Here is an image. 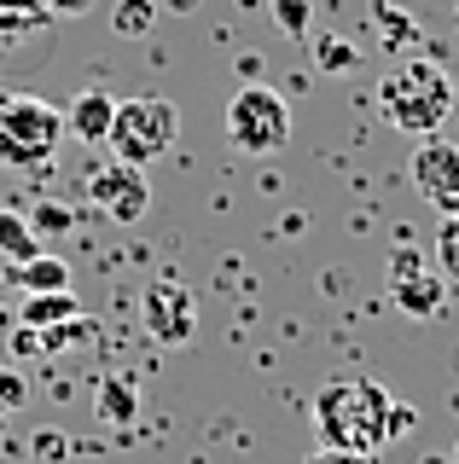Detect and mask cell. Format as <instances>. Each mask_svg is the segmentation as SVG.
<instances>
[{"label": "cell", "mask_w": 459, "mask_h": 464, "mask_svg": "<svg viewBox=\"0 0 459 464\" xmlns=\"http://www.w3.org/2000/svg\"><path fill=\"white\" fill-rule=\"evenodd\" d=\"M384 418H390V389L372 383V377H332L314 395V430H320L326 447H343V453L378 459L390 447Z\"/></svg>", "instance_id": "6da1fadb"}, {"label": "cell", "mask_w": 459, "mask_h": 464, "mask_svg": "<svg viewBox=\"0 0 459 464\" xmlns=\"http://www.w3.org/2000/svg\"><path fill=\"white\" fill-rule=\"evenodd\" d=\"M454 111V76L436 58H401L378 82V116L407 140H430Z\"/></svg>", "instance_id": "7a4b0ae2"}, {"label": "cell", "mask_w": 459, "mask_h": 464, "mask_svg": "<svg viewBox=\"0 0 459 464\" xmlns=\"http://www.w3.org/2000/svg\"><path fill=\"white\" fill-rule=\"evenodd\" d=\"M64 134H70L64 111L47 105V99H35V93H18V99L0 105V163L18 169V174L47 169L53 157H59Z\"/></svg>", "instance_id": "3957f363"}, {"label": "cell", "mask_w": 459, "mask_h": 464, "mask_svg": "<svg viewBox=\"0 0 459 464\" xmlns=\"http://www.w3.org/2000/svg\"><path fill=\"white\" fill-rule=\"evenodd\" d=\"M181 140V111L175 99L163 93H134V99H117V116H111V151L122 157V163L146 169L157 157H169Z\"/></svg>", "instance_id": "277c9868"}, {"label": "cell", "mask_w": 459, "mask_h": 464, "mask_svg": "<svg viewBox=\"0 0 459 464\" xmlns=\"http://www.w3.org/2000/svg\"><path fill=\"white\" fill-rule=\"evenodd\" d=\"M227 140L250 157H274L291 140V105L285 93H274L268 82H245L227 99Z\"/></svg>", "instance_id": "5b68a950"}, {"label": "cell", "mask_w": 459, "mask_h": 464, "mask_svg": "<svg viewBox=\"0 0 459 464\" xmlns=\"http://www.w3.org/2000/svg\"><path fill=\"white\" fill-rule=\"evenodd\" d=\"M88 198H93V209H105L117 227H134L140 215L151 209V180H146V169L111 157V163H99L88 174Z\"/></svg>", "instance_id": "8992f818"}, {"label": "cell", "mask_w": 459, "mask_h": 464, "mask_svg": "<svg viewBox=\"0 0 459 464\" xmlns=\"http://www.w3.org/2000/svg\"><path fill=\"white\" fill-rule=\"evenodd\" d=\"M140 314H146L151 343H163V348L192 343V331H198V302H192V290H186L175 273H163V279L146 285V296H140Z\"/></svg>", "instance_id": "52a82bcc"}, {"label": "cell", "mask_w": 459, "mask_h": 464, "mask_svg": "<svg viewBox=\"0 0 459 464\" xmlns=\"http://www.w3.org/2000/svg\"><path fill=\"white\" fill-rule=\"evenodd\" d=\"M413 186L430 209L459 215V145L454 140H425L413 151Z\"/></svg>", "instance_id": "ba28073f"}, {"label": "cell", "mask_w": 459, "mask_h": 464, "mask_svg": "<svg viewBox=\"0 0 459 464\" xmlns=\"http://www.w3.org/2000/svg\"><path fill=\"white\" fill-rule=\"evenodd\" d=\"M111 116H117V99H111L105 87H88V93H82L76 105L64 111V128H70L82 145H105V140H111Z\"/></svg>", "instance_id": "9c48e42d"}, {"label": "cell", "mask_w": 459, "mask_h": 464, "mask_svg": "<svg viewBox=\"0 0 459 464\" xmlns=\"http://www.w3.org/2000/svg\"><path fill=\"white\" fill-rule=\"evenodd\" d=\"M396 302L413 319H430L448 302V279H442V273H425V267H396Z\"/></svg>", "instance_id": "30bf717a"}, {"label": "cell", "mask_w": 459, "mask_h": 464, "mask_svg": "<svg viewBox=\"0 0 459 464\" xmlns=\"http://www.w3.org/2000/svg\"><path fill=\"white\" fill-rule=\"evenodd\" d=\"M6 279L18 285L24 296H47V290H70V267L59 256H30V261H18Z\"/></svg>", "instance_id": "8fae6325"}, {"label": "cell", "mask_w": 459, "mask_h": 464, "mask_svg": "<svg viewBox=\"0 0 459 464\" xmlns=\"http://www.w3.org/2000/svg\"><path fill=\"white\" fill-rule=\"evenodd\" d=\"M76 314H82V302L70 296V290H47V296H24L18 325H30V331H53V325H64V319H76Z\"/></svg>", "instance_id": "7c38bea8"}, {"label": "cell", "mask_w": 459, "mask_h": 464, "mask_svg": "<svg viewBox=\"0 0 459 464\" xmlns=\"http://www.w3.org/2000/svg\"><path fill=\"white\" fill-rule=\"evenodd\" d=\"M0 256H6V267L41 256V232L30 227V215H24V209H0Z\"/></svg>", "instance_id": "4fadbf2b"}, {"label": "cell", "mask_w": 459, "mask_h": 464, "mask_svg": "<svg viewBox=\"0 0 459 464\" xmlns=\"http://www.w3.org/2000/svg\"><path fill=\"white\" fill-rule=\"evenodd\" d=\"M134 412H140L134 383H122V377H105V383H99V418H105V424H128Z\"/></svg>", "instance_id": "5bb4252c"}, {"label": "cell", "mask_w": 459, "mask_h": 464, "mask_svg": "<svg viewBox=\"0 0 459 464\" xmlns=\"http://www.w3.org/2000/svg\"><path fill=\"white\" fill-rule=\"evenodd\" d=\"M30 227L41 232V238H59V232H70V227H76V209H70V203H53V198H41V203H35V215H30Z\"/></svg>", "instance_id": "9a60e30c"}, {"label": "cell", "mask_w": 459, "mask_h": 464, "mask_svg": "<svg viewBox=\"0 0 459 464\" xmlns=\"http://www.w3.org/2000/svg\"><path fill=\"white\" fill-rule=\"evenodd\" d=\"M111 24H117L122 35H146V29L157 24V0H117Z\"/></svg>", "instance_id": "2e32d148"}, {"label": "cell", "mask_w": 459, "mask_h": 464, "mask_svg": "<svg viewBox=\"0 0 459 464\" xmlns=\"http://www.w3.org/2000/svg\"><path fill=\"white\" fill-rule=\"evenodd\" d=\"M436 261H442V279H459V215H442V232H436Z\"/></svg>", "instance_id": "e0dca14e"}, {"label": "cell", "mask_w": 459, "mask_h": 464, "mask_svg": "<svg viewBox=\"0 0 459 464\" xmlns=\"http://www.w3.org/2000/svg\"><path fill=\"white\" fill-rule=\"evenodd\" d=\"M314 64L332 70V76H343V70L355 64V47H349V41H337V35H320V41H314Z\"/></svg>", "instance_id": "ac0fdd59"}, {"label": "cell", "mask_w": 459, "mask_h": 464, "mask_svg": "<svg viewBox=\"0 0 459 464\" xmlns=\"http://www.w3.org/2000/svg\"><path fill=\"white\" fill-rule=\"evenodd\" d=\"M308 12H314V0H274V18L291 41H308Z\"/></svg>", "instance_id": "d6986e66"}, {"label": "cell", "mask_w": 459, "mask_h": 464, "mask_svg": "<svg viewBox=\"0 0 459 464\" xmlns=\"http://www.w3.org/2000/svg\"><path fill=\"white\" fill-rule=\"evenodd\" d=\"M372 18H378V29L396 41V47H407V41L419 35V29H413V18H401V12L390 6V0H378V6H372Z\"/></svg>", "instance_id": "ffe728a7"}, {"label": "cell", "mask_w": 459, "mask_h": 464, "mask_svg": "<svg viewBox=\"0 0 459 464\" xmlns=\"http://www.w3.org/2000/svg\"><path fill=\"white\" fill-rule=\"evenodd\" d=\"M413 424H419V412H413L407 401H390V418H384V430H390V441H401Z\"/></svg>", "instance_id": "44dd1931"}, {"label": "cell", "mask_w": 459, "mask_h": 464, "mask_svg": "<svg viewBox=\"0 0 459 464\" xmlns=\"http://www.w3.org/2000/svg\"><path fill=\"white\" fill-rule=\"evenodd\" d=\"M41 6H47V18H88L99 0H41Z\"/></svg>", "instance_id": "7402d4cb"}, {"label": "cell", "mask_w": 459, "mask_h": 464, "mask_svg": "<svg viewBox=\"0 0 459 464\" xmlns=\"http://www.w3.org/2000/svg\"><path fill=\"white\" fill-rule=\"evenodd\" d=\"M308 464H372L366 453H343V447H320V453H308Z\"/></svg>", "instance_id": "603a6c76"}, {"label": "cell", "mask_w": 459, "mask_h": 464, "mask_svg": "<svg viewBox=\"0 0 459 464\" xmlns=\"http://www.w3.org/2000/svg\"><path fill=\"white\" fill-rule=\"evenodd\" d=\"M35 453H41V459H64V441L47 430V435H35Z\"/></svg>", "instance_id": "cb8c5ba5"}, {"label": "cell", "mask_w": 459, "mask_h": 464, "mask_svg": "<svg viewBox=\"0 0 459 464\" xmlns=\"http://www.w3.org/2000/svg\"><path fill=\"white\" fill-rule=\"evenodd\" d=\"M0 401H6V406H18V401H24V383H18L12 372H0Z\"/></svg>", "instance_id": "d4e9b609"}, {"label": "cell", "mask_w": 459, "mask_h": 464, "mask_svg": "<svg viewBox=\"0 0 459 464\" xmlns=\"http://www.w3.org/2000/svg\"><path fill=\"white\" fill-rule=\"evenodd\" d=\"M198 0H157V12H192Z\"/></svg>", "instance_id": "484cf974"}, {"label": "cell", "mask_w": 459, "mask_h": 464, "mask_svg": "<svg viewBox=\"0 0 459 464\" xmlns=\"http://www.w3.org/2000/svg\"><path fill=\"white\" fill-rule=\"evenodd\" d=\"M448 464H459V447H454V459H448Z\"/></svg>", "instance_id": "4316f807"}, {"label": "cell", "mask_w": 459, "mask_h": 464, "mask_svg": "<svg viewBox=\"0 0 459 464\" xmlns=\"http://www.w3.org/2000/svg\"><path fill=\"white\" fill-rule=\"evenodd\" d=\"M0 105H6V93H0Z\"/></svg>", "instance_id": "83f0119b"}]
</instances>
